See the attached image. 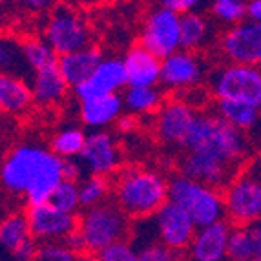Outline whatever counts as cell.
Masks as SVG:
<instances>
[{
  "mask_svg": "<svg viewBox=\"0 0 261 261\" xmlns=\"http://www.w3.org/2000/svg\"><path fill=\"white\" fill-rule=\"evenodd\" d=\"M0 179L4 190L28 206L42 205L62 181V159L42 144H15L2 161Z\"/></svg>",
  "mask_w": 261,
  "mask_h": 261,
  "instance_id": "obj_1",
  "label": "cell"
},
{
  "mask_svg": "<svg viewBox=\"0 0 261 261\" xmlns=\"http://www.w3.org/2000/svg\"><path fill=\"white\" fill-rule=\"evenodd\" d=\"M161 172L144 166L119 170L113 179L115 205L134 219L153 218L168 203V185Z\"/></svg>",
  "mask_w": 261,
  "mask_h": 261,
  "instance_id": "obj_2",
  "label": "cell"
},
{
  "mask_svg": "<svg viewBox=\"0 0 261 261\" xmlns=\"http://www.w3.org/2000/svg\"><path fill=\"white\" fill-rule=\"evenodd\" d=\"M187 152L208 153L226 165L241 170L248 159L250 143L245 132L219 117L218 113H197L190 135L185 143Z\"/></svg>",
  "mask_w": 261,
  "mask_h": 261,
  "instance_id": "obj_3",
  "label": "cell"
},
{
  "mask_svg": "<svg viewBox=\"0 0 261 261\" xmlns=\"http://www.w3.org/2000/svg\"><path fill=\"white\" fill-rule=\"evenodd\" d=\"M168 185V201L183 208L197 228L214 225L226 218L225 197L221 190L197 183L181 174H175Z\"/></svg>",
  "mask_w": 261,
  "mask_h": 261,
  "instance_id": "obj_4",
  "label": "cell"
},
{
  "mask_svg": "<svg viewBox=\"0 0 261 261\" xmlns=\"http://www.w3.org/2000/svg\"><path fill=\"white\" fill-rule=\"evenodd\" d=\"M77 230L84 238L88 254L97 256L110 245L126 238L130 232V218L115 203H102L79 216Z\"/></svg>",
  "mask_w": 261,
  "mask_h": 261,
  "instance_id": "obj_5",
  "label": "cell"
},
{
  "mask_svg": "<svg viewBox=\"0 0 261 261\" xmlns=\"http://www.w3.org/2000/svg\"><path fill=\"white\" fill-rule=\"evenodd\" d=\"M226 221L232 226H254L261 221V163L241 170L223 190Z\"/></svg>",
  "mask_w": 261,
  "mask_h": 261,
  "instance_id": "obj_6",
  "label": "cell"
},
{
  "mask_svg": "<svg viewBox=\"0 0 261 261\" xmlns=\"http://www.w3.org/2000/svg\"><path fill=\"white\" fill-rule=\"evenodd\" d=\"M210 92L216 100L243 102L261 110V68L226 62L210 77Z\"/></svg>",
  "mask_w": 261,
  "mask_h": 261,
  "instance_id": "obj_7",
  "label": "cell"
},
{
  "mask_svg": "<svg viewBox=\"0 0 261 261\" xmlns=\"http://www.w3.org/2000/svg\"><path fill=\"white\" fill-rule=\"evenodd\" d=\"M44 39L59 57L92 46V30L86 17L70 6H57L44 24Z\"/></svg>",
  "mask_w": 261,
  "mask_h": 261,
  "instance_id": "obj_8",
  "label": "cell"
},
{
  "mask_svg": "<svg viewBox=\"0 0 261 261\" xmlns=\"http://www.w3.org/2000/svg\"><path fill=\"white\" fill-rule=\"evenodd\" d=\"M139 44L161 61L181 49V15L165 6L150 9L143 20Z\"/></svg>",
  "mask_w": 261,
  "mask_h": 261,
  "instance_id": "obj_9",
  "label": "cell"
},
{
  "mask_svg": "<svg viewBox=\"0 0 261 261\" xmlns=\"http://www.w3.org/2000/svg\"><path fill=\"white\" fill-rule=\"evenodd\" d=\"M221 55L228 64L261 68V26L245 20L234 28H226L218 39Z\"/></svg>",
  "mask_w": 261,
  "mask_h": 261,
  "instance_id": "obj_10",
  "label": "cell"
},
{
  "mask_svg": "<svg viewBox=\"0 0 261 261\" xmlns=\"http://www.w3.org/2000/svg\"><path fill=\"white\" fill-rule=\"evenodd\" d=\"M153 236L155 240L165 243L175 252H185L190 247L192 240L197 232L196 223L183 208H179L172 201H168L159 212L152 218Z\"/></svg>",
  "mask_w": 261,
  "mask_h": 261,
  "instance_id": "obj_11",
  "label": "cell"
},
{
  "mask_svg": "<svg viewBox=\"0 0 261 261\" xmlns=\"http://www.w3.org/2000/svg\"><path fill=\"white\" fill-rule=\"evenodd\" d=\"M28 221L31 226L33 240L40 243H61L79 226V218L55 208L51 203L28 206Z\"/></svg>",
  "mask_w": 261,
  "mask_h": 261,
  "instance_id": "obj_12",
  "label": "cell"
},
{
  "mask_svg": "<svg viewBox=\"0 0 261 261\" xmlns=\"http://www.w3.org/2000/svg\"><path fill=\"white\" fill-rule=\"evenodd\" d=\"M197 113L185 99H170L155 113V134L161 141L185 148Z\"/></svg>",
  "mask_w": 261,
  "mask_h": 261,
  "instance_id": "obj_13",
  "label": "cell"
},
{
  "mask_svg": "<svg viewBox=\"0 0 261 261\" xmlns=\"http://www.w3.org/2000/svg\"><path fill=\"white\" fill-rule=\"evenodd\" d=\"M79 159L84 165V168L90 172V175H100V177L110 179V175L119 174L122 155L117 141L110 132L95 130L88 134L86 144Z\"/></svg>",
  "mask_w": 261,
  "mask_h": 261,
  "instance_id": "obj_14",
  "label": "cell"
},
{
  "mask_svg": "<svg viewBox=\"0 0 261 261\" xmlns=\"http://www.w3.org/2000/svg\"><path fill=\"white\" fill-rule=\"evenodd\" d=\"M179 174L188 179H194L197 183H203L206 187H212L216 190L226 188L234 181V177L241 170L219 161L208 153L185 152V155L179 159Z\"/></svg>",
  "mask_w": 261,
  "mask_h": 261,
  "instance_id": "obj_15",
  "label": "cell"
},
{
  "mask_svg": "<svg viewBox=\"0 0 261 261\" xmlns=\"http://www.w3.org/2000/svg\"><path fill=\"white\" fill-rule=\"evenodd\" d=\"M205 71V61L199 57V53L179 49L163 61L161 84L172 92H188L190 88H196L201 83Z\"/></svg>",
  "mask_w": 261,
  "mask_h": 261,
  "instance_id": "obj_16",
  "label": "cell"
},
{
  "mask_svg": "<svg viewBox=\"0 0 261 261\" xmlns=\"http://www.w3.org/2000/svg\"><path fill=\"white\" fill-rule=\"evenodd\" d=\"M126 88L128 77L122 59H105L92 73V77L73 88V95L77 97L79 102H84L97 97L115 95Z\"/></svg>",
  "mask_w": 261,
  "mask_h": 261,
  "instance_id": "obj_17",
  "label": "cell"
},
{
  "mask_svg": "<svg viewBox=\"0 0 261 261\" xmlns=\"http://www.w3.org/2000/svg\"><path fill=\"white\" fill-rule=\"evenodd\" d=\"M232 234V225L226 219L214 225L197 228L190 247V261H228V240Z\"/></svg>",
  "mask_w": 261,
  "mask_h": 261,
  "instance_id": "obj_18",
  "label": "cell"
},
{
  "mask_svg": "<svg viewBox=\"0 0 261 261\" xmlns=\"http://www.w3.org/2000/svg\"><path fill=\"white\" fill-rule=\"evenodd\" d=\"M124 68H126L128 88H150L161 83L163 61L152 51L143 48L139 42L134 44L124 53Z\"/></svg>",
  "mask_w": 261,
  "mask_h": 261,
  "instance_id": "obj_19",
  "label": "cell"
},
{
  "mask_svg": "<svg viewBox=\"0 0 261 261\" xmlns=\"http://www.w3.org/2000/svg\"><path fill=\"white\" fill-rule=\"evenodd\" d=\"M124 108V97L121 93L79 102V119L86 128H92V132L102 130V128L115 124L117 119L122 115Z\"/></svg>",
  "mask_w": 261,
  "mask_h": 261,
  "instance_id": "obj_20",
  "label": "cell"
},
{
  "mask_svg": "<svg viewBox=\"0 0 261 261\" xmlns=\"http://www.w3.org/2000/svg\"><path fill=\"white\" fill-rule=\"evenodd\" d=\"M105 61L102 51L97 46H88L81 51L70 53V55L59 57V70L70 88L83 84L86 79L92 77L93 71Z\"/></svg>",
  "mask_w": 261,
  "mask_h": 261,
  "instance_id": "obj_21",
  "label": "cell"
},
{
  "mask_svg": "<svg viewBox=\"0 0 261 261\" xmlns=\"http://www.w3.org/2000/svg\"><path fill=\"white\" fill-rule=\"evenodd\" d=\"M31 90L35 97V105L57 106L66 99L70 84L66 83V79L62 77L59 64H57L46 68V70L35 71L31 79Z\"/></svg>",
  "mask_w": 261,
  "mask_h": 261,
  "instance_id": "obj_22",
  "label": "cell"
},
{
  "mask_svg": "<svg viewBox=\"0 0 261 261\" xmlns=\"http://www.w3.org/2000/svg\"><path fill=\"white\" fill-rule=\"evenodd\" d=\"M35 102L31 83L18 75H6L0 77V108L9 115H20L28 112Z\"/></svg>",
  "mask_w": 261,
  "mask_h": 261,
  "instance_id": "obj_23",
  "label": "cell"
},
{
  "mask_svg": "<svg viewBox=\"0 0 261 261\" xmlns=\"http://www.w3.org/2000/svg\"><path fill=\"white\" fill-rule=\"evenodd\" d=\"M88 134L77 124H66V126L59 128L55 134L49 137L48 148L55 153L57 157H61L62 161L66 159H79L86 144Z\"/></svg>",
  "mask_w": 261,
  "mask_h": 261,
  "instance_id": "obj_24",
  "label": "cell"
},
{
  "mask_svg": "<svg viewBox=\"0 0 261 261\" xmlns=\"http://www.w3.org/2000/svg\"><path fill=\"white\" fill-rule=\"evenodd\" d=\"M212 37V24L201 11H192L181 17V49L197 51Z\"/></svg>",
  "mask_w": 261,
  "mask_h": 261,
  "instance_id": "obj_25",
  "label": "cell"
},
{
  "mask_svg": "<svg viewBox=\"0 0 261 261\" xmlns=\"http://www.w3.org/2000/svg\"><path fill=\"white\" fill-rule=\"evenodd\" d=\"M20 49L26 66L33 73L59 64V55L44 37H28L20 40Z\"/></svg>",
  "mask_w": 261,
  "mask_h": 261,
  "instance_id": "obj_26",
  "label": "cell"
},
{
  "mask_svg": "<svg viewBox=\"0 0 261 261\" xmlns=\"http://www.w3.org/2000/svg\"><path fill=\"white\" fill-rule=\"evenodd\" d=\"M216 113L245 134L252 130L261 119V110L243 102H232V100H216Z\"/></svg>",
  "mask_w": 261,
  "mask_h": 261,
  "instance_id": "obj_27",
  "label": "cell"
},
{
  "mask_svg": "<svg viewBox=\"0 0 261 261\" xmlns=\"http://www.w3.org/2000/svg\"><path fill=\"white\" fill-rule=\"evenodd\" d=\"M33 240L31 236V226L28 221L26 212H9L2 223H0V243L2 247L13 252L22 243Z\"/></svg>",
  "mask_w": 261,
  "mask_h": 261,
  "instance_id": "obj_28",
  "label": "cell"
},
{
  "mask_svg": "<svg viewBox=\"0 0 261 261\" xmlns=\"http://www.w3.org/2000/svg\"><path fill=\"white\" fill-rule=\"evenodd\" d=\"M124 106L130 110L134 115L137 113H153L159 112L165 105L163 100L161 88H126L124 90Z\"/></svg>",
  "mask_w": 261,
  "mask_h": 261,
  "instance_id": "obj_29",
  "label": "cell"
},
{
  "mask_svg": "<svg viewBox=\"0 0 261 261\" xmlns=\"http://www.w3.org/2000/svg\"><path fill=\"white\" fill-rule=\"evenodd\" d=\"M112 188V181L108 177H100V175H88V177H84L83 183L79 185L81 206L84 210H88L106 203V197H108Z\"/></svg>",
  "mask_w": 261,
  "mask_h": 261,
  "instance_id": "obj_30",
  "label": "cell"
},
{
  "mask_svg": "<svg viewBox=\"0 0 261 261\" xmlns=\"http://www.w3.org/2000/svg\"><path fill=\"white\" fill-rule=\"evenodd\" d=\"M210 15L218 22L234 28L248 20V2L245 0H214L210 4Z\"/></svg>",
  "mask_w": 261,
  "mask_h": 261,
  "instance_id": "obj_31",
  "label": "cell"
},
{
  "mask_svg": "<svg viewBox=\"0 0 261 261\" xmlns=\"http://www.w3.org/2000/svg\"><path fill=\"white\" fill-rule=\"evenodd\" d=\"M256 247L250 226H232L228 240V261H254Z\"/></svg>",
  "mask_w": 261,
  "mask_h": 261,
  "instance_id": "obj_32",
  "label": "cell"
},
{
  "mask_svg": "<svg viewBox=\"0 0 261 261\" xmlns=\"http://www.w3.org/2000/svg\"><path fill=\"white\" fill-rule=\"evenodd\" d=\"M48 203H51L55 208L62 210L66 214H77L81 206V190H79V183H70V181H61L59 187L53 190L51 197Z\"/></svg>",
  "mask_w": 261,
  "mask_h": 261,
  "instance_id": "obj_33",
  "label": "cell"
},
{
  "mask_svg": "<svg viewBox=\"0 0 261 261\" xmlns=\"http://www.w3.org/2000/svg\"><path fill=\"white\" fill-rule=\"evenodd\" d=\"M0 66H2L6 75H18V77H22L18 73V70H20L22 66H26V61H24V55H22L20 42H17L13 39L2 40V44H0Z\"/></svg>",
  "mask_w": 261,
  "mask_h": 261,
  "instance_id": "obj_34",
  "label": "cell"
},
{
  "mask_svg": "<svg viewBox=\"0 0 261 261\" xmlns=\"http://www.w3.org/2000/svg\"><path fill=\"white\" fill-rule=\"evenodd\" d=\"M139 261H179L181 252H175L159 240L144 241L139 248Z\"/></svg>",
  "mask_w": 261,
  "mask_h": 261,
  "instance_id": "obj_35",
  "label": "cell"
},
{
  "mask_svg": "<svg viewBox=\"0 0 261 261\" xmlns=\"http://www.w3.org/2000/svg\"><path fill=\"white\" fill-rule=\"evenodd\" d=\"M97 257L99 261H139V252L132 241L122 240L110 245L102 252L97 254Z\"/></svg>",
  "mask_w": 261,
  "mask_h": 261,
  "instance_id": "obj_36",
  "label": "cell"
},
{
  "mask_svg": "<svg viewBox=\"0 0 261 261\" xmlns=\"http://www.w3.org/2000/svg\"><path fill=\"white\" fill-rule=\"evenodd\" d=\"M75 254L64 243H42L39 250L40 261H75Z\"/></svg>",
  "mask_w": 261,
  "mask_h": 261,
  "instance_id": "obj_37",
  "label": "cell"
},
{
  "mask_svg": "<svg viewBox=\"0 0 261 261\" xmlns=\"http://www.w3.org/2000/svg\"><path fill=\"white\" fill-rule=\"evenodd\" d=\"M84 165L81 159H66L62 161V181L70 183H83L84 181Z\"/></svg>",
  "mask_w": 261,
  "mask_h": 261,
  "instance_id": "obj_38",
  "label": "cell"
},
{
  "mask_svg": "<svg viewBox=\"0 0 261 261\" xmlns=\"http://www.w3.org/2000/svg\"><path fill=\"white\" fill-rule=\"evenodd\" d=\"M39 250L40 245H37L35 240H30L26 243H22L18 248H15L11 254L17 261H35L39 259Z\"/></svg>",
  "mask_w": 261,
  "mask_h": 261,
  "instance_id": "obj_39",
  "label": "cell"
},
{
  "mask_svg": "<svg viewBox=\"0 0 261 261\" xmlns=\"http://www.w3.org/2000/svg\"><path fill=\"white\" fill-rule=\"evenodd\" d=\"M161 6L172 9L174 13L183 17V15H188L192 11H197V8H201V2H197V0H163Z\"/></svg>",
  "mask_w": 261,
  "mask_h": 261,
  "instance_id": "obj_40",
  "label": "cell"
},
{
  "mask_svg": "<svg viewBox=\"0 0 261 261\" xmlns=\"http://www.w3.org/2000/svg\"><path fill=\"white\" fill-rule=\"evenodd\" d=\"M62 243L66 245V247L70 248L71 252L75 254V256H83V254L88 252V248H86V243H84V238L81 236V232L75 230L73 234H70L68 238H66Z\"/></svg>",
  "mask_w": 261,
  "mask_h": 261,
  "instance_id": "obj_41",
  "label": "cell"
},
{
  "mask_svg": "<svg viewBox=\"0 0 261 261\" xmlns=\"http://www.w3.org/2000/svg\"><path fill=\"white\" fill-rule=\"evenodd\" d=\"M135 128H137V117L134 113H122L115 122V130L119 134H132Z\"/></svg>",
  "mask_w": 261,
  "mask_h": 261,
  "instance_id": "obj_42",
  "label": "cell"
},
{
  "mask_svg": "<svg viewBox=\"0 0 261 261\" xmlns=\"http://www.w3.org/2000/svg\"><path fill=\"white\" fill-rule=\"evenodd\" d=\"M248 20L256 22L261 26V0H250L248 2Z\"/></svg>",
  "mask_w": 261,
  "mask_h": 261,
  "instance_id": "obj_43",
  "label": "cell"
},
{
  "mask_svg": "<svg viewBox=\"0 0 261 261\" xmlns=\"http://www.w3.org/2000/svg\"><path fill=\"white\" fill-rule=\"evenodd\" d=\"M252 228V236H254V247H256V254H254V261H261V221L256 223Z\"/></svg>",
  "mask_w": 261,
  "mask_h": 261,
  "instance_id": "obj_44",
  "label": "cell"
},
{
  "mask_svg": "<svg viewBox=\"0 0 261 261\" xmlns=\"http://www.w3.org/2000/svg\"><path fill=\"white\" fill-rule=\"evenodd\" d=\"M75 261H99V257L93 256V254H83V256H77L75 257Z\"/></svg>",
  "mask_w": 261,
  "mask_h": 261,
  "instance_id": "obj_45",
  "label": "cell"
},
{
  "mask_svg": "<svg viewBox=\"0 0 261 261\" xmlns=\"http://www.w3.org/2000/svg\"><path fill=\"white\" fill-rule=\"evenodd\" d=\"M28 8H37V9H42L48 6V2H40V0H35V2H28Z\"/></svg>",
  "mask_w": 261,
  "mask_h": 261,
  "instance_id": "obj_46",
  "label": "cell"
}]
</instances>
